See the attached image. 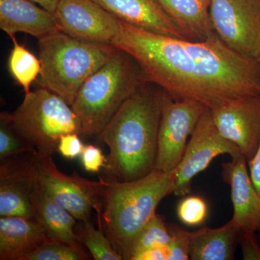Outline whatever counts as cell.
<instances>
[{"label": "cell", "instance_id": "1", "mask_svg": "<svg viewBox=\"0 0 260 260\" xmlns=\"http://www.w3.org/2000/svg\"><path fill=\"white\" fill-rule=\"evenodd\" d=\"M112 45L129 54L145 80L178 100L220 103L260 94V65L216 36L203 42L167 37L119 20Z\"/></svg>", "mask_w": 260, "mask_h": 260}, {"label": "cell", "instance_id": "2", "mask_svg": "<svg viewBox=\"0 0 260 260\" xmlns=\"http://www.w3.org/2000/svg\"><path fill=\"white\" fill-rule=\"evenodd\" d=\"M164 91L146 82L121 106L99 138L109 147L108 181H130L155 169Z\"/></svg>", "mask_w": 260, "mask_h": 260}, {"label": "cell", "instance_id": "3", "mask_svg": "<svg viewBox=\"0 0 260 260\" xmlns=\"http://www.w3.org/2000/svg\"><path fill=\"white\" fill-rule=\"evenodd\" d=\"M174 190V171L154 169L130 181L97 182L99 224L123 259L129 260L132 247L140 231L156 214L161 200Z\"/></svg>", "mask_w": 260, "mask_h": 260}, {"label": "cell", "instance_id": "4", "mask_svg": "<svg viewBox=\"0 0 260 260\" xmlns=\"http://www.w3.org/2000/svg\"><path fill=\"white\" fill-rule=\"evenodd\" d=\"M146 82L134 59L117 49L85 80L71 106L79 121L80 136H100L126 99Z\"/></svg>", "mask_w": 260, "mask_h": 260}, {"label": "cell", "instance_id": "5", "mask_svg": "<svg viewBox=\"0 0 260 260\" xmlns=\"http://www.w3.org/2000/svg\"><path fill=\"white\" fill-rule=\"evenodd\" d=\"M38 47L42 62L41 86L70 106L85 80L117 51L112 44L84 42L63 32L39 39Z\"/></svg>", "mask_w": 260, "mask_h": 260}, {"label": "cell", "instance_id": "6", "mask_svg": "<svg viewBox=\"0 0 260 260\" xmlns=\"http://www.w3.org/2000/svg\"><path fill=\"white\" fill-rule=\"evenodd\" d=\"M5 113L12 129L42 155L58 151L63 135L78 133L80 136L79 121L71 106L42 87L25 93L14 112Z\"/></svg>", "mask_w": 260, "mask_h": 260}, {"label": "cell", "instance_id": "7", "mask_svg": "<svg viewBox=\"0 0 260 260\" xmlns=\"http://www.w3.org/2000/svg\"><path fill=\"white\" fill-rule=\"evenodd\" d=\"M208 109L202 103L178 100L164 93L155 169L171 172L177 167L185 151L188 138Z\"/></svg>", "mask_w": 260, "mask_h": 260}, {"label": "cell", "instance_id": "8", "mask_svg": "<svg viewBox=\"0 0 260 260\" xmlns=\"http://www.w3.org/2000/svg\"><path fill=\"white\" fill-rule=\"evenodd\" d=\"M214 30L232 50L251 58L260 54V0H211Z\"/></svg>", "mask_w": 260, "mask_h": 260}, {"label": "cell", "instance_id": "9", "mask_svg": "<svg viewBox=\"0 0 260 260\" xmlns=\"http://www.w3.org/2000/svg\"><path fill=\"white\" fill-rule=\"evenodd\" d=\"M225 154L233 158L242 153L237 145L219 133L208 109L198 121L186 145L182 158L174 170L173 194L177 196L189 194L191 181L194 177L209 167L217 156Z\"/></svg>", "mask_w": 260, "mask_h": 260}, {"label": "cell", "instance_id": "10", "mask_svg": "<svg viewBox=\"0 0 260 260\" xmlns=\"http://www.w3.org/2000/svg\"><path fill=\"white\" fill-rule=\"evenodd\" d=\"M209 109L219 133L237 145L247 161L251 160L260 144V94L232 99Z\"/></svg>", "mask_w": 260, "mask_h": 260}, {"label": "cell", "instance_id": "11", "mask_svg": "<svg viewBox=\"0 0 260 260\" xmlns=\"http://www.w3.org/2000/svg\"><path fill=\"white\" fill-rule=\"evenodd\" d=\"M0 216L34 218L30 195L39 173V153L0 160Z\"/></svg>", "mask_w": 260, "mask_h": 260}, {"label": "cell", "instance_id": "12", "mask_svg": "<svg viewBox=\"0 0 260 260\" xmlns=\"http://www.w3.org/2000/svg\"><path fill=\"white\" fill-rule=\"evenodd\" d=\"M38 177L44 190L58 205L80 221L90 220L95 208L97 181L80 176L65 175L58 169L51 155L39 153Z\"/></svg>", "mask_w": 260, "mask_h": 260}, {"label": "cell", "instance_id": "13", "mask_svg": "<svg viewBox=\"0 0 260 260\" xmlns=\"http://www.w3.org/2000/svg\"><path fill=\"white\" fill-rule=\"evenodd\" d=\"M61 30L84 42L112 44L119 19L93 0H59L55 13Z\"/></svg>", "mask_w": 260, "mask_h": 260}, {"label": "cell", "instance_id": "14", "mask_svg": "<svg viewBox=\"0 0 260 260\" xmlns=\"http://www.w3.org/2000/svg\"><path fill=\"white\" fill-rule=\"evenodd\" d=\"M246 162L242 154L225 162L223 178L231 186L234 223L239 230L260 233V195L251 181Z\"/></svg>", "mask_w": 260, "mask_h": 260}, {"label": "cell", "instance_id": "15", "mask_svg": "<svg viewBox=\"0 0 260 260\" xmlns=\"http://www.w3.org/2000/svg\"><path fill=\"white\" fill-rule=\"evenodd\" d=\"M121 21L167 37L186 39L156 0H93ZM187 40V39H186Z\"/></svg>", "mask_w": 260, "mask_h": 260}, {"label": "cell", "instance_id": "16", "mask_svg": "<svg viewBox=\"0 0 260 260\" xmlns=\"http://www.w3.org/2000/svg\"><path fill=\"white\" fill-rule=\"evenodd\" d=\"M0 28L10 38L24 32L38 40L62 32L54 13L29 0H0Z\"/></svg>", "mask_w": 260, "mask_h": 260}, {"label": "cell", "instance_id": "17", "mask_svg": "<svg viewBox=\"0 0 260 260\" xmlns=\"http://www.w3.org/2000/svg\"><path fill=\"white\" fill-rule=\"evenodd\" d=\"M34 218L42 225L47 237L83 250L74 226L77 219L51 199L39 180L30 195Z\"/></svg>", "mask_w": 260, "mask_h": 260}, {"label": "cell", "instance_id": "18", "mask_svg": "<svg viewBox=\"0 0 260 260\" xmlns=\"http://www.w3.org/2000/svg\"><path fill=\"white\" fill-rule=\"evenodd\" d=\"M47 237L35 218L20 216L0 218V259L22 260L45 242Z\"/></svg>", "mask_w": 260, "mask_h": 260}, {"label": "cell", "instance_id": "19", "mask_svg": "<svg viewBox=\"0 0 260 260\" xmlns=\"http://www.w3.org/2000/svg\"><path fill=\"white\" fill-rule=\"evenodd\" d=\"M187 40L203 42L216 37L210 15L211 0H156Z\"/></svg>", "mask_w": 260, "mask_h": 260}, {"label": "cell", "instance_id": "20", "mask_svg": "<svg viewBox=\"0 0 260 260\" xmlns=\"http://www.w3.org/2000/svg\"><path fill=\"white\" fill-rule=\"evenodd\" d=\"M239 229L231 219L223 226H205L188 232L189 259L233 260L239 244Z\"/></svg>", "mask_w": 260, "mask_h": 260}, {"label": "cell", "instance_id": "21", "mask_svg": "<svg viewBox=\"0 0 260 260\" xmlns=\"http://www.w3.org/2000/svg\"><path fill=\"white\" fill-rule=\"evenodd\" d=\"M13 47L8 57V70L10 75L23 88L25 93L30 92L32 83L40 76L42 62L40 59L19 44L16 38L11 37Z\"/></svg>", "mask_w": 260, "mask_h": 260}, {"label": "cell", "instance_id": "22", "mask_svg": "<svg viewBox=\"0 0 260 260\" xmlns=\"http://www.w3.org/2000/svg\"><path fill=\"white\" fill-rule=\"evenodd\" d=\"M76 234L80 242L86 246L95 260H121L122 256L116 250L104 229L99 225L96 229L88 221H80Z\"/></svg>", "mask_w": 260, "mask_h": 260}, {"label": "cell", "instance_id": "23", "mask_svg": "<svg viewBox=\"0 0 260 260\" xmlns=\"http://www.w3.org/2000/svg\"><path fill=\"white\" fill-rule=\"evenodd\" d=\"M171 237L169 225L165 223L162 216L155 214L135 239L129 260L134 259L135 256L140 253L151 248L167 246L170 242Z\"/></svg>", "mask_w": 260, "mask_h": 260}, {"label": "cell", "instance_id": "24", "mask_svg": "<svg viewBox=\"0 0 260 260\" xmlns=\"http://www.w3.org/2000/svg\"><path fill=\"white\" fill-rule=\"evenodd\" d=\"M89 254L64 243L48 239L22 260H83Z\"/></svg>", "mask_w": 260, "mask_h": 260}, {"label": "cell", "instance_id": "25", "mask_svg": "<svg viewBox=\"0 0 260 260\" xmlns=\"http://www.w3.org/2000/svg\"><path fill=\"white\" fill-rule=\"evenodd\" d=\"M26 152L38 153L37 149L12 129L7 119L6 113L2 112L0 114V160Z\"/></svg>", "mask_w": 260, "mask_h": 260}, {"label": "cell", "instance_id": "26", "mask_svg": "<svg viewBox=\"0 0 260 260\" xmlns=\"http://www.w3.org/2000/svg\"><path fill=\"white\" fill-rule=\"evenodd\" d=\"M177 212L181 223L188 226H198L206 220L208 206L201 197L189 196L184 198L179 203Z\"/></svg>", "mask_w": 260, "mask_h": 260}, {"label": "cell", "instance_id": "27", "mask_svg": "<svg viewBox=\"0 0 260 260\" xmlns=\"http://www.w3.org/2000/svg\"><path fill=\"white\" fill-rule=\"evenodd\" d=\"M170 231L171 241L167 245L168 260L189 259L188 231L174 224H168Z\"/></svg>", "mask_w": 260, "mask_h": 260}, {"label": "cell", "instance_id": "28", "mask_svg": "<svg viewBox=\"0 0 260 260\" xmlns=\"http://www.w3.org/2000/svg\"><path fill=\"white\" fill-rule=\"evenodd\" d=\"M80 156L84 169L88 172H99L102 167H105L107 162L102 150L93 145H85Z\"/></svg>", "mask_w": 260, "mask_h": 260}, {"label": "cell", "instance_id": "29", "mask_svg": "<svg viewBox=\"0 0 260 260\" xmlns=\"http://www.w3.org/2000/svg\"><path fill=\"white\" fill-rule=\"evenodd\" d=\"M255 234L250 231H239V244L242 249L243 259L260 260V245Z\"/></svg>", "mask_w": 260, "mask_h": 260}, {"label": "cell", "instance_id": "30", "mask_svg": "<svg viewBox=\"0 0 260 260\" xmlns=\"http://www.w3.org/2000/svg\"><path fill=\"white\" fill-rule=\"evenodd\" d=\"M85 145L78 133L63 135L59 140L58 151L68 159H75L81 155Z\"/></svg>", "mask_w": 260, "mask_h": 260}, {"label": "cell", "instance_id": "31", "mask_svg": "<svg viewBox=\"0 0 260 260\" xmlns=\"http://www.w3.org/2000/svg\"><path fill=\"white\" fill-rule=\"evenodd\" d=\"M247 162L251 181L260 195V144L255 155Z\"/></svg>", "mask_w": 260, "mask_h": 260}, {"label": "cell", "instance_id": "32", "mask_svg": "<svg viewBox=\"0 0 260 260\" xmlns=\"http://www.w3.org/2000/svg\"><path fill=\"white\" fill-rule=\"evenodd\" d=\"M167 246H157L140 253L133 260H168Z\"/></svg>", "mask_w": 260, "mask_h": 260}, {"label": "cell", "instance_id": "33", "mask_svg": "<svg viewBox=\"0 0 260 260\" xmlns=\"http://www.w3.org/2000/svg\"><path fill=\"white\" fill-rule=\"evenodd\" d=\"M51 13H55L59 0H29Z\"/></svg>", "mask_w": 260, "mask_h": 260}, {"label": "cell", "instance_id": "34", "mask_svg": "<svg viewBox=\"0 0 260 260\" xmlns=\"http://www.w3.org/2000/svg\"><path fill=\"white\" fill-rule=\"evenodd\" d=\"M256 59H257L258 62H259L260 65V54H259V56H257V58H256Z\"/></svg>", "mask_w": 260, "mask_h": 260}]
</instances>
